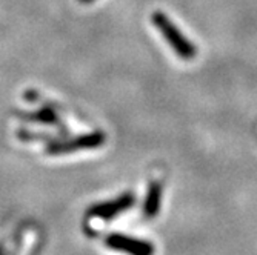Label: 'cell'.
Instances as JSON below:
<instances>
[{
    "label": "cell",
    "mask_w": 257,
    "mask_h": 255,
    "mask_svg": "<svg viewBox=\"0 0 257 255\" xmlns=\"http://www.w3.org/2000/svg\"><path fill=\"white\" fill-rule=\"evenodd\" d=\"M22 117L27 119V120H31V122L42 123V125H59L60 123L57 114L48 106H43L39 111L31 112V114H23Z\"/></svg>",
    "instance_id": "6"
},
{
    "label": "cell",
    "mask_w": 257,
    "mask_h": 255,
    "mask_svg": "<svg viewBox=\"0 0 257 255\" xmlns=\"http://www.w3.org/2000/svg\"><path fill=\"white\" fill-rule=\"evenodd\" d=\"M136 204V195L131 192H125L120 197L109 200V201H102L92 204L88 209V217L94 218H102V220H111L114 217L120 215L122 212L128 211L130 207Z\"/></svg>",
    "instance_id": "3"
},
{
    "label": "cell",
    "mask_w": 257,
    "mask_h": 255,
    "mask_svg": "<svg viewBox=\"0 0 257 255\" xmlns=\"http://www.w3.org/2000/svg\"><path fill=\"white\" fill-rule=\"evenodd\" d=\"M151 20L154 23V27L159 30V33L163 36V39L167 40V43L171 46V48L174 50V53L180 59H183V60H191V59L196 57L197 48L188 40V37H186L174 25V22L168 16H165V14L160 13V11H154L153 16H151Z\"/></svg>",
    "instance_id": "1"
},
{
    "label": "cell",
    "mask_w": 257,
    "mask_h": 255,
    "mask_svg": "<svg viewBox=\"0 0 257 255\" xmlns=\"http://www.w3.org/2000/svg\"><path fill=\"white\" fill-rule=\"evenodd\" d=\"M80 2H82V4H91L92 0H80Z\"/></svg>",
    "instance_id": "8"
},
{
    "label": "cell",
    "mask_w": 257,
    "mask_h": 255,
    "mask_svg": "<svg viewBox=\"0 0 257 255\" xmlns=\"http://www.w3.org/2000/svg\"><path fill=\"white\" fill-rule=\"evenodd\" d=\"M0 255H5V249H4L2 244H0Z\"/></svg>",
    "instance_id": "7"
},
{
    "label": "cell",
    "mask_w": 257,
    "mask_h": 255,
    "mask_svg": "<svg viewBox=\"0 0 257 255\" xmlns=\"http://www.w3.org/2000/svg\"><path fill=\"white\" fill-rule=\"evenodd\" d=\"M106 140V135L102 131H92L88 134H82L73 138H62V140H51L46 146L48 155H65L73 154L83 149H96L100 148Z\"/></svg>",
    "instance_id": "2"
},
{
    "label": "cell",
    "mask_w": 257,
    "mask_h": 255,
    "mask_svg": "<svg viewBox=\"0 0 257 255\" xmlns=\"http://www.w3.org/2000/svg\"><path fill=\"white\" fill-rule=\"evenodd\" d=\"M162 184L159 181H153L148 188L145 201H144V215L147 218H154L159 211H160V204H162Z\"/></svg>",
    "instance_id": "5"
},
{
    "label": "cell",
    "mask_w": 257,
    "mask_h": 255,
    "mask_svg": "<svg viewBox=\"0 0 257 255\" xmlns=\"http://www.w3.org/2000/svg\"><path fill=\"white\" fill-rule=\"evenodd\" d=\"M105 244L117 252H123L128 255H154L156 247L153 243L147 240L133 238L125 234H109L105 238Z\"/></svg>",
    "instance_id": "4"
}]
</instances>
